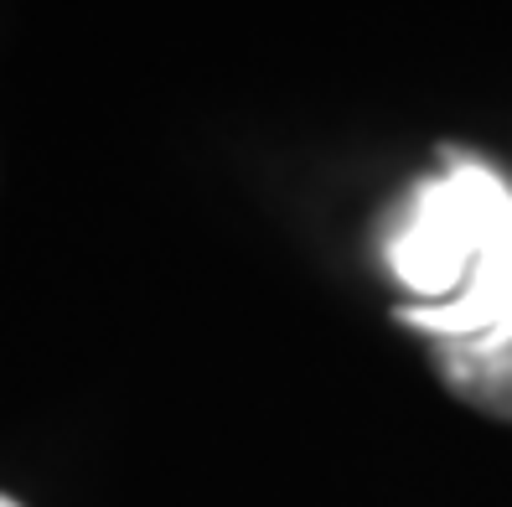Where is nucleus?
I'll return each instance as SVG.
<instances>
[{
    "label": "nucleus",
    "mask_w": 512,
    "mask_h": 507,
    "mask_svg": "<svg viewBox=\"0 0 512 507\" xmlns=\"http://www.w3.org/2000/svg\"><path fill=\"white\" fill-rule=\"evenodd\" d=\"M512 218V182L466 151H445V166L419 176L383 218L378 254L404 290L399 306H445Z\"/></svg>",
    "instance_id": "obj_1"
},
{
    "label": "nucleus",
    "mask_w": 512,
    "mask_h": 507,
    "mask_svg": "<svg viewBox=\"0 0 512 507\" xmlns=\"http://www.w3.org/2000/svg\"><path fill=\"white\" fill-rule=\"evenodd\" d=\"M430 363L440 373V383L461 404L492 414V420L512 425V337L476 347V352H456V347H430Z\"/></svg>",
    "instance_id": "obj_2"
},
{
    "label": "nucleus",
    "mask_w": 512,
    "mask_h": 507,
    "mask_svg": "<svg viewBox=\"0 0 512 507\" xmlns=\"http://www.w3.org/2000/svg\"><path fill=\"white\" fill-rule=\"evenodd\" d=\"M0 507H16V502H11V497H0Z\"/></svg>",
    "instance_id": "obj_3"
}]
</instances>
